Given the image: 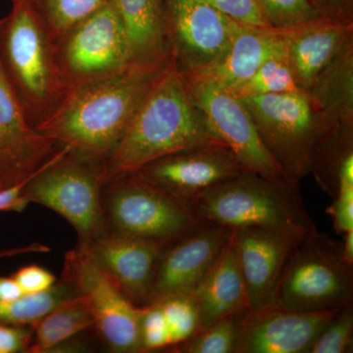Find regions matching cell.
<instances>
[{"label":"cell","mask_w":353,"mask_h":353,"mask_svg":"<svg viewBox=\"0 0 353 353\" xmlns=\"http://www.w3.org/2000/svg\"><path fill=\"white\" fill-rule=\"evenodd\" d=\"M215 141H219L209 129L187 78L170 59L155 77L122 139L101 165L104 182L134 173L172 153Z\"/></svg>","instance_id":"obj_1"},{"label":"cell","mask_w":353,"mask_h":353,"mask_svg":"<svg viewBox=\"0 0 353 353\" xmlns=\"http://www.w3.org/2000/svg\"><path fill=\"white\" fill-rule=\"evenodd\" d=\"M158 73L129 69L71 88L59 108L36 130L68 148L70 154L102 165L122 139Z\"/></svg>","instance_id":"obj_2"},{"label":"cell","mask_w":353,"mask_h":353,"mask_svg":"<svg viewBox=\"0 0 353 353\" xmlns=\"http://www.w3.org/2000/svg\"><path fill=\"white\" fill-rule=\"evenodd\" d=\"M0 60L36 129L55 112L68 88L57 60V44L32 0H12L0 20Z\"/></svg>","instance_id":"obj_3"},{"label":"cell","mask_w":353,"mask_h":353,"mask_svg":"<svg viewBox=\"0 0 353 353\" xmlns=\"http://www.w3.org/2000/svg\"><path fill=\"white\" fill-rule=\"evenodd\" d=\"M190 208L202 222L231 230L264 228L309 233L316 230L304 208L299 182L243 171L211 188Z\"/></svg>","instance_id":"obj_4"},{"label":"cell","mask_w":353,"mask_h":353,"mask_svg":"<svg viewBox=\"0 0 353 353\" xmlns=\"http://www.w3.org/2000/svg\"><path fill=\"white\" fill-rule=\"evenodd\" d=\"M239 99L252 116L267 152L294 182L311 173L323 145L340 127L306 90Z\"/></svg>","instance_id":"obj_5"},{"label":"cell","mask_w":353,"mask_h":353,"mask_svg":"<svg viewBox=\"0 0 353 353\" xmlns=\"http://www.w3.org/2000/svg\"><path fill=\"white\" fill-rule=\"evenodd\" d=\"M352 303L353 265L343 259L341 241L317 229L306 234L285 261L273 305L301 312H326Z\"/></svg>","instance_id":"obj_6"},{"label":"cell","mask_w":353,"mask_h":353,"mask_svg":"<svg viewBox=\"0 0 353 353\" xmlns=\"http://www.w3.org/2000/svg\"><path fill=\"white\" fill-rule=\"evenodd\" d=\"M101 202L108 230L162 245L202 222L189 205L136 172L105 181Z\"/></svg>","instance_id":"obj_7"},{"label":"cell","mask_w":353,"mask_h":353,"mask_svg":"<svg viewBox=\"0 0 353 353\" xmlns=\"http://www.w3.org/2000/svg\"><path fill=\"white\" fill-rule=\"evenodd\" d=\"M101 164L70 154L64 146L51 155L41 170L25 188L29 203L57 212L76 230L79 241L92 240L108 230L101 190Z\"/></svg>","instance_id":"obj_8"},{"label":"cell","mask_w":353,"mask_h":353,"mask_svg":"<svg viewBox=\"0 0 353 353\" xmlns=\"http://www.w3.org/2000/svg\"><path fill=\"white\" fill-rule=\"evenodd\" d=\"M57 44L58 64L68 90L129 70L126 32L112 0Z\"/></svg>","instance_id":"obj_9"},{"label":"cell","mask_w":353,"mask_h":353,"mask_svg":"<svg viewBox=\"0 0 353 353\" xmlns=\"http://www.w3.org/2000/svg\"><path fill=\"white\" fill-rule=\"evenodd\" d=\"M61 279L87 301L94 316V330L109 350L118 353L143 352L141 307L123 294L80 246L65 254Z\"/></svg>","instance_id":"obj_10"},{"label":"cell","mask_w":353,"mask_h":353,"mask_svg":"<svg viewBox=\"0 0 353 353\" xmlns=\"http://www.w3.org/2000/svg\"><path fill=\"white\" fill-rule=\"evenodd\" d=\"M170 57L183 75H197L219 59L234 21L209 0H164Z\"/></svg>","instance_id":"obj_11"},{"label":"cell","mask_w":353,"mask_h":353,"mask_svg":"<svg viewBox=\"0 0 353 353\" xmlns=\"http://www.w3.org/2000/svg\"><path fill=\"white\" fill-rule=\"evenodd\" d=\"M185 77L209 129L229 148L243 168L268 178L287 179L265 148L252 116L241 99L214 83Z\"/></svg>","instance_id":"obj_12"},{"label":"cell","mask_w":353,"mask_h":353,"mask_svg":"<svg viewBox=\"0 0 353 353\" xmlns=\"http://www.w3.org/2000/svg\"><path fill=\"white\" fill-rule=\"evenodd\" d=\"M232 232L214 223L201 222L164 245L146 305L171 296H190L229 243Z\"/></svg>","instance_id":"obj_13"},{"label":"cell","mask_w":353,"mask_h":353,"mask_svg":"<svg viewBox=\"0 0 353 353\" xmlns=\"http://www.w3.org/2000/svg\"><path fill=\"white\" fill-rule=\"evenodd\" d=\"M243 171L229 148L215 141L166 155L136 173L190 208L206 190Z\"/></svg>","instance_id":"obj_14"},{"label":"cell","mask_w":353,"mask_h":353,"mask_svg":"<svg viewBox=\"0 0 353 353\" xmlns=\"http://www.w3.org/2000/svg\"><path fill=\"white\" fill-rule=\"evenodd\" d=\"M339 310L301 312L273 304L248 310L241 318L234 353H310Z\"/></svg>","instance_id":"obj_15"},{"label":"cell","mask_w":353,"mask_h":353,"mask_svg":"<svg viewBox=\"0 0 353 353\" xmlns=\"http://www.w3.org/2000/svg\"><path fill=\"white\" fill-rule=\"evenodd\" d=\"M78 245L138 307L148 304L164 245L111 230Z\"/></svg>","instance_id":"obj_16"},{"label":"cell","mask_w":353,"mask_h":353,"mask_svg":"<svg viewBox=\"0 0 353 353\" xmlns=\"http://www.w3.org/2000/svg\"><path fill=\"white\" fill-rule=\"evenodd\" d=\"M58 148L28 122L0 60V190L31 176Z\"/></svg>","instance_id":"obj_17"},{"label":"cell","mask_w":353,"mask_h":353,"mask_svg":"<svg viewBox=\"0 0 353 353\" xmlns=\"http://www.w3.org/2000/svg\"><path fill=\"white\" fill-rule=\"evenodd\" d=\"M306 234L264 228L233 230L232 239L250 310L273 304L274 292L285 261L297 241Z\"/></svg>","instance_id":"obj_18"},{"label":"cell","mask_w":353,"mask_h":353,"mask_svg":"<svg viewBox=\"0 0 353 353\" xmlns=\"http://www.w3.org/2000/svg\"><path fill=\"white\" fill-rule=\"evenodd\" d=\"M285 51L284 31L236 23L230 43L219 59L201 74L185 76L208 81L231 92L267 59Z\"/></svg>","instance_id":"obj_19"},{"label":"cell","mask_w":353,"mask_h":353,"mask_svg":"<svg viewBox=\"0 0 353 353\" xmlns=\"http://www.w3.org/2000/svg\"><path fill=\"white\" fill-rule=\"evenodd\" d=\"M126 32L129 69L158 73L170 61L164 0H112Z\"/></svg>","instance_id":"obj_20"},{"label":"cell","mask_w":353,"mask_h":353,"mask_svg":"<svg viewBox=\"0 0 353 353\" xmlns=\"http://www.w3.org/2000/svg\"><path fill=\"white\" fill-rule=\"evenodd\" d=\"M190 296L196 303L199 315L196 333L224 318L245 315L250 310L245 282L232 236Z\"/></svg>","instance_id":"obj_21"},{"label":"cell","mask_w":353,"mask_h":353,"mask_svg":"<svg viewBox=\"0 0 353 353\" xmlns=\"http://www.w3.org/2000/svg\"><path fill=\"white\" fill-rule=\"evenodd\" d=\"M285 50L297 82L306 92L316 78L353 37V22L322 17L284 31Z\"/></svg>","instance_id":"obj_22"},{"label":"cell","mask_w":353,"mask_h":353,"mask_svg":"<svg viewBox=\"0 0 353 353\" xmlns=\"http://www.w3.org/2000/svg\"><path fill=\"white\" fill-rule=\"evenodd\" d=\"M308 92L338 126L353 128V37L318 75Z\"/></svg>","instance_id":"obj_23"},{"label":"cell","mask_w":353,"mask_h":353,"mask_svg":"<svg viewBox=\"0 0 353 353\" xmlns=\"http://www.w3.org/2000/svg\"><path fill=\"white\" fill-rule=\"evenodd\" d=\"M90 329H94V316L85 299L77 294L51 309L34 325L27 353L52 352L58 345Z\"/></svg>","instance_id":"obj_24"},{"label":"cell","mask_w":353,"mask_h":353,"mask_svg":"<svg viewBox=\"0 0 353 353\" xmlns=\"http://www.w3.org/2000/svg\"><path fill=\"white\" fill-rule=\"evenodd\" d=\"M311 174L332 199L341 185L353 183V128L334 130L316 158Z\"/></svg>","instance_id":"obj_25"},{"label":"cell","mask_w":353,"mask_h":353,"mask_svg":"<svg viewBox=\"0 0 353 353\" xmlns=\"http://www.w3.org/2000/svg\"><path fill=\"white\" fill-rule=\"evenodd\" d=\"M77 294L73 285L60 279L50 290L24 294L8 303H0V323L34 328L51 309Z\"/></svg>","instance_id":"obj_26"},{"label":"cell","mask_w":353,"mask_h":353,"mask_svg":"<svg viewBox=\"0 0 353 353\" xmlns=\"http://www.w3.org/2000/svg\"><path fill=\"white\" fill-rule=\"evenodd\" d=\"M301 90L285 51L267 59L245 83L232 90L231 94L238 99H248Z\"/></svg>","instance_id":"obj_27"},{"label":"cell","mask_w":353,"mask_h":353,"mask_svg":"<svg viewBox=\"0 0 353 353\" xmlns=\"http://www.w3.org/2000/svg\"><path fill=\"white\" fill-rule=\"evenodd\" d=\"M57 43L111 0H32Z\"/></svg>","instance_id":"obj_28"},{"label":"cell","mask_w":353,"mask_h":353,"mask_svg":"<svg viewBox=\"0 0 353 353\" xmlns=\"http://www.w3.org/2000/svg\"><path fill=\"white\" fill-rule=\"evenodd\" d=\"M246 314V313H245ZM230 316L212 326L194 334L189 340L172 347L178 353H234L238 341L241 318Z\"/></svg>","instance_id":"obj_29"},{"label":"cell","mask_w":353,"mask_h":353,"mask_svg":"<svg viewBox=\"0 0 353 353\" xmlns=\"http://www.w3.org/2000/svg\"><path fill=\"white\" fill-rule=\"evenodd\" d=\"M264 19L273 29L290 31L323 16L310 0H256Z\"/></svg>","instance_id":"obj_30"},{"label":"cell","mask_w":353,"mask_h":353,"mask_svg":"<svg viewBox=\"0 0 353 353\" xmlns=\"http://www.w3.org/2000/svg\"><path fill=\"white\" fill-rule=\"evenodd\" d=\"M158 304L161 306L170 333V347L189 340L196 333L199 315L196 303L192 296H171Z\"/></svg>","instance_id":"obj_31"},{"label":"cell","mask_w":353,"mask_h":353,"mask_svg":"<svg viewBox=\"0 0 353 353\" xmlns=\"http://www.w3.org/2000/svg\"><path fill=\"white\" fill-rule=\"evenodd\" d=\"M353 303L340 309L316 339L310 353L352 352Z\"/></svg>","instance_id":"obj_32"},{"label":"cell","mask_w":353,"mask_h":353,"mask_svg":"<svg viewBox=\"0 0 353 353\" xmlns=\"http://www.w3.org/2000/svg\"><path fill=\"white\" fill-rule=\"evenodd\" d=\"M139 334L143 352H155L171 347L170 333L159 304L141 307Z\"/></svg>","instance_id":"obj_33"},{"label":"cell","mask_w":353,"mask_h":353,"mask_svg":"<svg viewBox=\"0 0 353 353\" xmlns=\"http://www.w3.org/2000/svg\"><path fill=\"white\" fill-rule=\"evenodd\" d=\"M230 19L239 24L269 27L260 11L256 0H209Z\"/></svg>","instance_id":"obj_34"},{"label":"cell","mask_w":353,"mask_h":353,"mask_svg":"<svg viewBox=\"0 0 353 353\" xmlns=\"http://www.w3.org/2000/svg\"><path fill=\"white\" fill-rule=\"evenodd\" d=\"M326 212L333 219L336 233L353 231V185H345L339 190Z\"/></svg>","instance_id":"obj_35"},{"label":"cell","mask_w":353,"mask_h":353,"mask_svg":"<svg viewBox=\"0 0 353 353\" xmlns=\"http://www.w3.org/2000/svg\"><path fill=\"white\" fill-rule=\"evenodd\" d=\"M12 277L25 294L50 290L57 282L51 272L34 264L22 267L13 274Z\"/></svg>","instance_id":"obj_36"},{"label":"cell","mask_w":353,"mask_h":353,"mask_svg":"<svg viewBox=\"0 0 353 353\" xmlns=\"http://www.w3.org/2000/svg\"><path fill=\"white\" fill-rule=\"evenodd\" d=\"M32 336V327L0 323V353L27 352Z\"/></svg>","instance_id":"obj_37"},{"label":"cell","mask_w":353,"mask_h":353,"mask_svg":"<svg viewBox=\"0 0 353 353\" xmlns=\"http://www.w3.org/2000/svg\"><path fill=\"white\" fill-rule=\"evenodd\" d=\"M46 162L39 167L36 173L32 174L29 178L25 179L22 182L16 183V185H11V187L6 188V189L0 190V212L1 211L20 212L29 205L30 203L25 196V188L27 187L30 181L41 170Z\"/></svg>","instance_id":"obj_38"},{"label":"cell","mask_w":353,"mask_h":353,"mask_svg":"<svg viewBox=\"0 0 353 353\" xmlns=\"http://www.w3.org/2000/svg\"><path fill=\"white\" fill-rule=\"evenodd\" d=\"M323 17L353 22V0H310Z\"/></svg>","instance_id":"obj_39"},{"label":"cell","mask_w":353,"mask_h":353,"mask_svg":"<svg viewBox=\"0 0 353 353\" xmlns=\"http://www.w3.org/2000/svg\"><path fill=\"white\" fill-rule=\"evenodd\" d=\"M22 289L13 277L0 276V303H8L24 296Z\"/></svg>","instance_id":"obj_40"},{"label":"cell","mask_w":353,"mask_h":353,"mask_svg":"<svg viewBox=\"0 0 353 353\" xmlns=\"http://www.w3.org/2000/svg\"><path fill=\"white\" fill-rule=\"evenodd\" d=\"M50 252V248H48V245L34 243H32V245L22 246V248L0 250V259H4V257L17 256V255L27 254V253H46Z\"/></svg>","instance_id":"obj_41"},{"label":"cell","mask_w":353,"mask_h":353,"mask_svg":"<svg viewBox=\"0 0 353 353\" xmlns=\"http://www.w3.org/2000/svg\"><path fill=\"white\" fill-rule=\"evenodd\" d=\"M343 255L348 264L353 265V231L343 234Z\"/></svg>","instance_id":"obj_42"}]
</instances>
